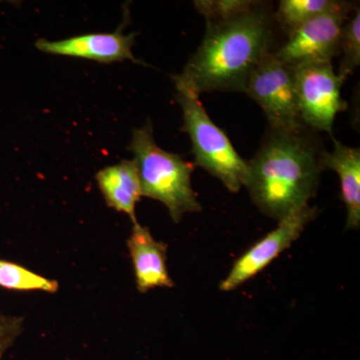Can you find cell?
Masks as SVG:
<instances>
[{
    "label": "cell",
    "instance_id": "obj_1",
    "mask_svg": "<svg viewBox=\"0 0 360 360\" xmlns=\"http://www.w3.org/2000/svg\"><path fill=\"white\" fill-rule=\"evenodd\" d=\"M272 39L271 14L259 2L233 18L206 21L202 42L174 79L200 96L245 92L251 72L270 52Z\"/></svg>",
    "mask_w": 360,
    "mask_h": 360
},
{
    "label": "cell",
    "instance_id": "obj_2",
    "mask_svg": "<svg viewBox=\"0 0 360 360\" xmlns=\"http://www.w3.org/2000/svg\"><path fill=\"white\" fill-rule=\"evenodd\" d=\"M324 151L297 131L270 129L257 155L248 162L251 200L277 222L309 205L316 194Z\"/></svg>",
    "mask_w": 360,
    "mask_h": 360
},
{
    "label": "cell",
    "instance_id": "obj_3",
    "mask_svg": "<svg viewBox=\"0 0 360 360\" xmlns=\"http://www.w3.org/2000/svg\"><path fill=\"white\" fill-rule=\"evenodd\" d=\"M129 149L136 162L142 196L162 202L176 224L186 213L200 212L191 186L193 165L156 144L150 122L134 130Z\"/></svg>",
    "mask_w": 360,
    "mask_h": 360
},
{
    "label": "cell",
    "instance_id": "obj_4",
    "mask_svg": "<svg viewBox=\"0 0 360 360\" xmlns=\"http://www.w3.org/2000/svg\"><path fill=\"white\" fill-rule=\"evenodd\" d=\"M177 103L184 111V127L193 142L195 163L217 177L231 193H238L248 182V162L236 153L224 130L210 120L196 94L175 80Z\"/></svg>",
    "mask_w": 360,
    "mask_h": 360
},
{
    "label": "cell",
    "instance_id": "obj_5",
    "mask_svg": "<svg viewBox=\"0 0 360 360\" xmlns=\"http://www.w3.org/2000/svg\"><path fill=\"white\" fill-rule=\"evenodd\" d=\"M245 92L264 110L270 129L297 131L304 125L298 111L295 71L269 52L251 72Z\"/></svg>",
    "mask_w": 360,
    "mask_h": 360
},
{
    "label": "cell",
    "instance_id": "obj_6",
    "mask_svg": "<svg viewBox=\"0 0 360 360\" xmlns=\"http://www.w3.org/2000/svg\"><path fill=\"white\" fill-rule=\"evenodd\" d=\"M293 71L303 125L333 134L336 115L347 108L341 97L345 82L338 77L331 63H307L295 66Z\"/></svg>",
    "mask_w": 360,
    "mask_h": 360
},
{
    "label": "cell",
    "instance_id": "obj_7",
    "mask_svg": "<svg viewBox=\"0 0 360 360\" xmlns=\"http://www.w3.org/2000/svg\"><path fill=\"white\" fill-rule=\"evenodd\" d=\"M356 6H347L321 14L304 23L288 35V40L276 52L279 60L292 66L307 63H331L340 56V44L343 25L348 13Z\"/></svg>",
    "mask_w": 360,
    "mask_h": 360
},
{
    "label": "cell",
    "instance_id": "obj_8",
    "mask_svg": "<svg viewBox=\"0 0 360 360\" xmlns=\"http://www.w3.org/2000/svg\"><path fill=\"white\" fill-rule=\"evenodd\" d=\"M316 214V207L305 205L279 221L274 231L251 246L234 262L229 276L220 283V290H236L262 271L300 238Z\"/></svg>",
    "mask_w": 360,
    "mask_h": 360
},
{
    "label": "cell",
    "instance_id": "obj_9",
    "mask_svg": "<svg viewBox=\"0 0 360 360\" xmlns=\"http://www.w3.org/2000/svg\"><path fill=\"white\" fill-rule=\"evenodd\" d=\"M135 35V33L123 34L120 27L112 33H89L58 41L40 39L35 42V47L44 53L89 59L101 63L131 60L146 65L132 54Z\"/></svg>",
    "mask_w": 360,
    "mask_h": 360
},
{
    "label": "cell",
    "instance_id": "obj_10",
    "mask_svg": "<svg viewBox=\"0 0 360 360\" xmlns=\"http://www.w3.org/2000/svg\"><path fill=\"white\" fill-rule=\"evenodd\" d=\"M127 246L139 292L146 293L156 288H174L167 266V245L156 240L148 227L135 222Z\"/></svg>",
    "mask_w": 360,
    "mask_h": 360
},
{
    "label": "cell",
    "instance_id": "obj_11",
    "mask_svg": "<svg viewBox=\"0 0 360 360\" xmlns=\"http://www.w3.org/2000/svg\"><path fill=\"white\" fill-rule=\"evenodd\" d=\"M96 180L106 205L129 215L132 224L137 222L135 206L141 200L142 193L135 160H122L117 165L104 167L97 172Z\"/></svg>",
    "mask_w": 360,
    "mask_h": 360
},
{
    "label": "cell",
    "instance_id": "obj_12",
    "mask_svg": "<svg viewBox=\"0 0 360 360\" xmlns=\"http://www.w3.org/2000/svg\"><path fill=\"white\" fill-rule=\"evenodd\" d=\"M335 148L326 153V169L335 170L340 176L341 200L347 208V229L360 226V149L349 148L333 139Z\"/></svg>",
    "mask_w": 360,
    "mask_h": 360
},
{
    "label": "cell",
    "instance_id": "obj_13",
    "mask_svg": "<svg viewBox=\"0 0 360 360\" xmlns=\"http://www.w3.org/2000/svg\"><path fill=\"white\" fill-rule=\"evenodd\" d=\"M347 4L338 0H281L276 18L284 32L290 35L317 16L336 11Z\"/></svg>",
    "mask_w": 360,
    "mask_h": 360
},
{
    "label": "cell",
    "instance_id": "obj_14",
    "mask_svg": "<svg viewBox=\"0 0 360 360\" xmlns=\"http://www.w3.org/2000/svg\"><path fill=\"white\" fill-rule=\"evenodd\" d=\"M0 288L8 290H41L56 293L59 285L58 281L35 274L22 265L0 258Z\"/></svg>",
    "mask_w": 360,
    "mask_h": 360
},
{
    "label": "cell",
    "instance_id": "obj_15",
    "mask_svg": "<svg viewBox=\"0 0 360 360\" xmlns=\"http://www.w3.org/2000/svg\"><path fill=\"white\" fill-rule=\"evenodd\" d=\"M341 61L338 77L345 82L360 65V11L359 6L348 18L341 32L340 54Z\"/></svg>",
    "mask_w": 360,
    "mask_h": 360
},
{
    "label": "cell",
    "instance_id": "obj_16",
    "mask_svg": "<svg viewBox=\"0 0 360 360\" xmlns=\"http://www.w3.org/2000/svg\"><path fill=\"white\" fill-rule=\"evenodd\" d=\"M257 1L250 0H198L194 6L205 16L206 21L224 20L245 13Z\"/></svg>",
    "mask_w": 360,
    "mask_h": 360
},
{
    "label": "cell",
    "instance_id": "obj_17",
    "mask_svg": "<svg viewBox=\"0 0 360 360\" xmlns=\"http://www.w3.org/2000/svg\"><path fill=\"white\" fill-rule=\"evenodd\" d=\"M23 328V319L0 312V360L4 352L13 345Z\"/></svg>",
    "mask_w": 360,
    "mask_h": 360
}]
</instances>
